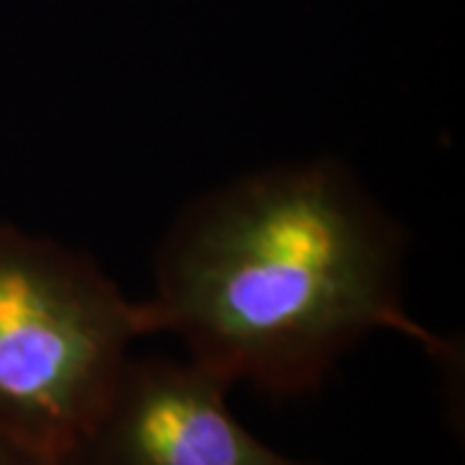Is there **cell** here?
Here are the masks:
<instances>
[{
	"label": "cell",
	"instance_id": "3",
	"mask_svg": "<svg viewBox=\"0 0 465 465\" xmlns=\"http://www.w3.org/2000/svg\"><path fill=\"white\" fill-rule=\"evenodd\" d=\"M228 388L194 360H133L67 465H321L287 458L251 434Z\"/></svg>",
	"mask_w": 465,
	"mask_h": 465
},
{
	"label": "cell",
	"instance_id": "4",
	"mask_svg": "<svg viewBox=\"0 0 465 465\" xmlns=\"http://www.w3.org/2000/svg\"><path fill=\"white\" fill-rule=\"evenodd\" d=\"M0 465H67V460L52 458L47 452L26 448L16 440H8L0 434Z\"/></svg>",
	"mask_w": 465,
	"mask_h": 465
},
{
	"label": "cell",
	"instance_id": "1",
	"mask_svg": "<svg viewBox=\"0 0 465 465\" xmlns=\"http://www.w3.org/2000/svg\"><path fill=\"white\" fill-rule=\"evenodd\" d=\"M406 232L336 158L256 171L192 202L155 256L150 333L225 382L311 393L381 329L437 360L452 344L403 308Z\"/></svg>",
	"mask_w": 465,
	"mask_h": 465
},
{
	"label": "cell",
	"instance_id": "2",
	"mask_svg": "<svg viewBox=\"0 0 465 465\" xmlns=\"http://www.w3.org/2000/svg\"><path fill=\"white\" fill-rule=\"evenodd\" d=\"M145 302L85 251L0 223V434L67 460L104 414Z\"/></svg>",
	"mask_w": 465,
	"mask_h": 465
}]
</instances>
